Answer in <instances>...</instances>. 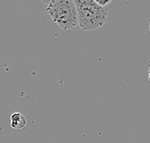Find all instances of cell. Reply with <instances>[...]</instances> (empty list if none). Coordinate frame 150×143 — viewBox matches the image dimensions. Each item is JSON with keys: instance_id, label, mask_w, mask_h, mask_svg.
I'll list each match as a JSON object with an SVG mask.
<instances>
[{"instance_id": "6da1fadb", "label": "cell", "mask_w": 150, "mask_h": 143, "mask_svg": "<svg viewBox=\"0 0 150 143\" xmlns=\"http://www.w3.org/2000/svg\"><path fill=\"white\" fill-rule=\"evenodd\" d=\"M77 23L84 31H93L104 26L108 19V8L97 5L94 0H74Z\"/></svg>"}, {"instance_id": "7a4b0ae2", "label": "cell", "mask_w": 150, "mask_h": 143, "mask_svg": "<svg viewBox=\"0 0 150 143\" xmlns=\"http://www.w3.org/2000/svg\"><path fill=\"white\" fill-rule=\"evenodd\" d=\"M47 4L46 12L56 24L64 31L75 28L77 23V13L71 0H51Z\"/></svg>"}, {"instance_id": "3957f363", "label": "cell", "mask_w": 150, "mask_h": 143, "mask_svg": "<svg viewBox=\"0 0 150 143\" xmlns=\"http://www.w3.org/2000/svg\"><path fill=\"white\" fill-rule=\"evenodd\" d=\"M10 125L15 130H22L26 127V119L20 112H13L10 116Z\"/></svg>"}, {"instance_id": "277c9868", "label": "cell", "mask_w": 150, "mask_h": 143, "mask_svg": "<svg viewBox=\"0 0 150 143\" xmlns=\"http://www.w3.org/2000/svg\"><path fill=\"white\" fill-rule=\"evenodd\" d=\"M95 3H96L97 5H99L100 7L107 8V6L112 3V0H95Z\"/></svg>"}]
</instances>
